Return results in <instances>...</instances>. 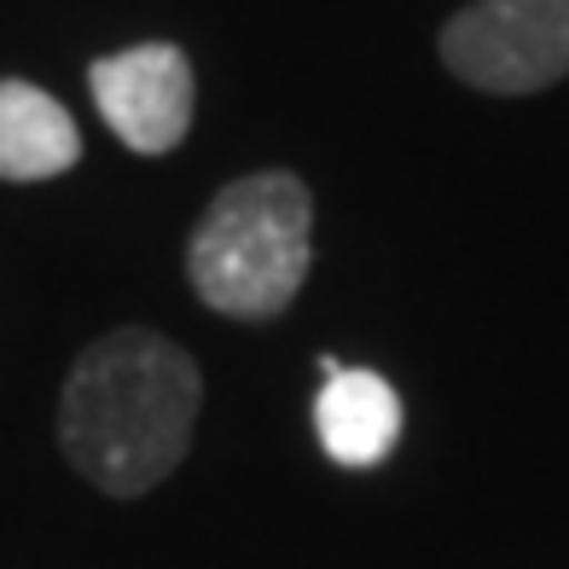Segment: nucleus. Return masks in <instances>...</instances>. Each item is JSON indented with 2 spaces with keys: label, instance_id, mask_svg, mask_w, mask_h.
<instances>
[{
  "label": "nucleus",
  "instance_id": "1",
  "mask_svg": "<svg viewBox=\"0 0 569 569\" xmlns=\"http://www.w3.org/2000/svg\"><path fill=\"white\" fill-rule=\"evenodd\" d=\"M203 412V372L174 338L117 326L93 338L59 390V448L106 500H140L180 471Z\"/></svg>",
  "mask_w": 569,
  "mask_h": 569
},
{
  "label": "nucleus",
  "instance_id": "2",
  "mask_svg": "<svg viewBox=\"0 0 569 569\" xmlns=\"http://www.w3.org/2000/svg\"><path fill=\"white\" fill-rule=\"evenodd\" d=\"M315 268V192L291 169L239 174L187 239L192 297L227 320H279Z\"/></svg>",
  "mask_w": 569,
  "mask_h": 569
},
{
  "label": "nucleus",
  "instance_id": "3",
  "mask_svg": "<svg viewBox=\"0 0 569 569\" xmlns=\"http://www.w3.org/2000/svg\"><path fill=\"white\" fill-rule=\"evenodd\" d=\"M436 53L477 93H547L569 76V0H471L442 23Z\"/></svg>",
  "mask_w": 569,
  "mask_h": 569
},
{
  "label": "nucleus",
  "instance_id": "4",
  "mask_svg": "<svg viewBox=\"0 0 569 569\" xmlns=\"http://www.w3.org/2000/svg\"><path fill=\"white\" fill-rule=\"evenodd\" d=\"M88 93L111 134L140 158H169L198 111L192 59L174 41H140L88 64Z\"/></svg>",
  "mask_w": 569,
  "mask_h": 569
},
{
  "label": "nucleus",
  "instance_id": "5",
  "mask_svg": "<svg viewBox=\"0 0 569 569\" xmlns=\"http://www.w3.org/2000/svg\"><path fill=\"white\" fill-rule=\"evenodd\" d=\"M315 436H320L331 465H349V471L383 465L396 448V436H401L396 383L367 372V367H338L315 396Z\"/></svg>",
  "mask_w": 569,
  "mask_h": 569
},
{
  "label": "nucleus",
  "instance_id": "6",
  "mask_svg": "<svg viewBox=\"0 0 569 569\" xmlns=\"http://www.w3.org/2000/svg\"><path fill=\"white\" fill-rule=\"evenodd\" d=\"M82 163V128L47 88L0 76V180L30 187L59 180Z\"/></svg>",
  "mask_w": 569,
  "mask_h": 569
}]
</instances>
